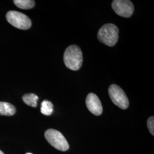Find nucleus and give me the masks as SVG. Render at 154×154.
Segmentation results:
<instances>
[{"label": "nucleus", "mask_w": 154, "mask_h": 154, "mask_svg": "<svg viewBox=\"0 0 154 154\" xmlns=\"http://www.w3.org/2000/svg\"><path fill=\"white\" fill-rule=\"evenodd\" d=\"M65 65L69 69L77 71L82 66L83 54L82 50L77 45H72L66 49L63 55Z\"/></svg>", "instance_id": "nucleus-1"}, {"label": "nucleus", "mask_w": 154, "mask_h": 154, "mask_svg": "<svg viewBox=\"0 0 154 154\" xmlns=\"http://www.w3.org/2000/svg\"><path fill=\"white\" fill-rule=\"evenodd\" d=\"M97 37L102 43L109 46H113L119 39V29L114 24H105L99 29Z\"/></svg>", "instance_id": "nucleus-2"}, {"label": "nucleus", "mask_w": 154, "mask_h": 154, "mask_svg": "<svg viewBox=\"0 0 154 154\" xmlns=\"http://www.w3.org/2000/svg\"><path fill=\"white\" fill-rule=\"evenodd\" d=\"M47 141L55 149L61 151H66L69 149V145L66 138L61 132L54 130L49 129L45 133Z\"/></svg>", "instance_id": "nucleus-3"}, {"label": "nucleus", "mask_w": 154, "mask_h": 154, "mask_svg": "<svg viewBox=\"0 0 154 154\" xmlns=\"http://www.w3.org/2000/svg\"><path fill=\"white\" fill-rule=\"evenodd\" d=\"M6 20L12 26L21 30H27L31 27V20L26 15L17 11H8Z\"/></svg>", "instance_id": "nucleus-4"}, {"label": "nucleus", "mask_w": 154, "mask_h": 154, "mask_svg": "<svg viewBox=\"0 0 154 154\" xmlns=\"http://www.w3.org/2000/svg\"><path fill=\"white\" fill-rule=\"evenodd\" d=\"M109 94L112 102L122 109L129 106V100L124 91L118 85H111L109 88Z\"/></svg>", "instance_id": "nucleus-5"}, {"label": "nucleus", "mask_w": 154, "mask_h": 154, "mask_svg": "<svg viewBox=\"0 0 154 154\" xmlns=\"http://www.w3.org/2000/svg\"><path fill=\"white\" fill-rule=\"evenodd\" d=\"M112 8L118 15L125 18L131 16L134 11L132 2L128 0H114Z\"/></svg>", "instance_id": "nucleus-6"}, {"label": "nucleus", "mask_w": 154, "mask_h": 154, "mask_svg": "<svg viewBox=\"0 0 154 154\" xmlns=\"http://www.w3.org/2000/svg\"><path fill=\"white\" fill-rule=\"evenodd\" d=\"M86 104L88 110L95 116H100L103 112L102 105L99 98L95 94H88L86 99Z\"/></svg>", "instance_id": "nucleus-7"}, {"label": "nucleus", "mask_w": 154, "mask_h": 154, "mask_svg": "<svg viewBox=\"0 0 154 154\" xmlns=\"http://www.w3.org/2000/svg\"><path fill=\"white\" fill-rule=\"evenodd\" d=\"M16 109L13 105L8 102H0V115L1 116H13Z\"/></svg>", "instance_id": "nucleus-8"}, {"label": "nucleus", "mask_w": 154, "mask_h": 154, "mask_svg": "<svg viewBox=\"0 0 154 154\" xmlns=\"http://www.w3.org/2000/svg\"><path fill=\"white\" fill-rule=\"evenodd\" d=\"M22 100L26 105L33 107H36L38 97L35 94H26L23 96Z\"/></svg>", "instance_id": "nucleus-9"}, {"label": "nucleus", "mask_w": 154, "mask_h": 154, "mask_svg": "<svg viewBox=\"0 0 154 154\" xmlns=\"http://www.w3.org/2000/svg\"><path fill=\"white\" fill-rule=\"evenodd\" d=\"M54 109V106L53 103L48 100H44L41 103V113L45 116H50Z\"/></svg>", "instance_id": "nucleus-10"}, {"label": "nucleus", "mask_w": 154, "mask_h": 154, "mask_svg": "<svg viewBox=\"0 0 154 154\" xmlns=\"http://www.w3.org/2000/svg\"><path fill=\"white\" fill-rule=\"evenodd\" d=\"M16 5L22 9H30L33 8L35 5L34 1L32 0H14Z\"/></svg>", "instance_id": "nucleus-11"}, {"label": "nucleus", "mask_w": 154, "mask_h": 154, "mask_svg": "<svg viewBox=\"0 0 154 154\" xmlns=\"http://www.w3.org/2000/svg\"><path fill=\"white\" fill-rule=\"evenodd\" d=\"M147 126L149 128V131L150 133L154 135V116H151L149 118L147 121Z\"/></svg>", "instance_id": "nucleus-12"}, {"label": "nucleus", "mask_w": 154, "mask_h": 154, "mask_svg": "<svg viewBox=\"0 0 154 154\" xmlns=\"http://www.w3.org/2000/svg\"><path fill=\"white\" fill-rule=\"evenodd\" d=\"M0 154H4V152H2V151H1V150H0Z\"/></svg>", "instance_id": "nucleus-13"}, {"label": "nucleus", "mask_w": 154, "mask_h": 154, "mask_svg": "<svg viewBox=\"0 0 154 154\" xmlns=\"http://www.w3.org/2000/svg\"><path fill=\"white\" fill-rule=\"evenodd\" d=\"M26 154H32V153H29V152H28V153H26Z\"/></svg>", "instance_id": "nucleus-14"}]
</instances>
